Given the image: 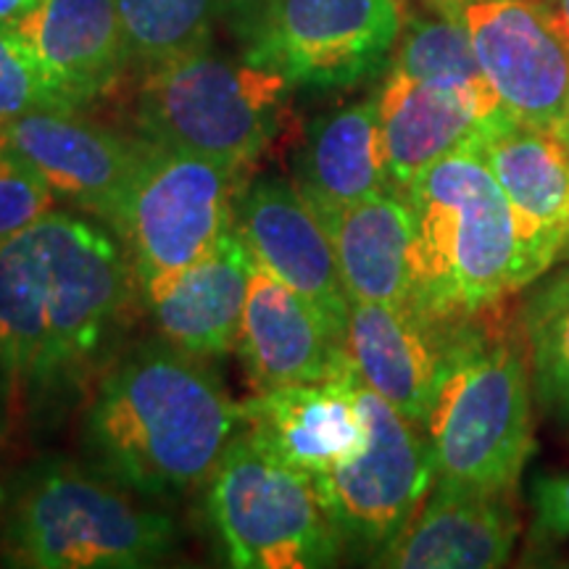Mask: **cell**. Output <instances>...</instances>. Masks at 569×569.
Returning a JSON list of instances; mask_svg holds the SVG:
<instances>
[{
  "mask_svg": "<svg viewBox=\"0 0 569 569\" xmlns=\"http://www.w3.org/2000/svg\"><path fill=\"white\" fill-rule=\"evenodd\" d=\"M253 264L243 234L234 227L167 296L151 303L161 336L198 359L232 351Z\"/></svg>",
  "mask_w": 569,
  "mask_h": 569,
  "instance_id": "7402d4cb",
  "label": "cell"
},
{
  "mask_svg": "<svg viewBox=\"0 0 569 569\" xmlns=\"http://www.w3.org/2000/svg\"><path fill=\"white\" fill-rule=\"evenodd\" d=\"M0 146L30 163L56 196L113 222L151 140H127L74 109H40L0 127Z\"/></svg>",
  "mask_w": 569,
  "mask_h": 569,
  "instance_id": "7c38bea8",
  "label": "cell"
},
{
  "mask_svg": "<svg viewBox=\"0 0 569 569\" xmlns=\"http://www.w3.org/2000/svg\"><path fill=\"white\" fill-rule=\"evenodd\" d=\"M227 0H117L130 61L159 67L209 46Z\"/></svg>",
  "mask_w": 569,
  "mask_h": 569,
  "instance_id": "cb8c5ba5",
  "label": "cell"
},
{
  "mask_svg": "<svg viewBox=\"0 0 569 569\" xmlns=\"http://www.w3.org/2000/svg\"><path fill=\"white\" fill-rule=\"evenodd\" d=\"M538 3L549 11L553 24L569 38V0H538Z\"/></svg>",
  "mask_w": 569,
  "mask_h": 569,
  "instance_id": "1f68e13d",
  "label": "cell"
},
{
  "mask_svg": "<svg viewBox=\"0 0 569 569\" xmlns=\"http://www.w3.org/2000/svg\"><path fill=\"white\" fill-rule=\"evenodd\" d=\"M425 3L430 6L432 11H438L440 17L461 21V17H465V11L469 9V6L480 3V0H425Z\"/></svg>",
  "mask_w": 569,
  "mask_h": 569,
  "instance_id": "4dcf8cb0",
  "label": "cell"
},
{
  "mask_svg": "<svg viewBox=\"0 0 569 569\" xmlns=\"http://www.w3.org/2000/svg\"><path fill=\"white\" fill-rule=\"evenodd\" d=\"M480 153L515 217L519 290L569 246V148L549 130L509 124L482 140Z\"/></svg>",
  "mask_w": 569,
  "mask_h": 569,
  "instance_id": "5bb4252c",
  "label": "cell"
},
{
  "mask_svg": "<svg viewBox=\"0 0 569 569\" xmlns=\"http://www.w3.org/2000/svg\"><path fill=\"white\" fill-rule=\"evenodd\" d=\"M40 109H74L46 80L30 48L11 27H0V127Z\"/></svg>",
  "mask_w": 569,
  "mask_h": 569,
  "instance_id": "4316f807",
  "label": "cell"
},
{
  "mask_svg": "<svg viewBox=\"0 0 569 569\" xmlns=\"http://www.w3.org/2000/svg\"><path fill=\"white\" fill-rule=\"evenodd\" d=\"M396 46L390 71L419 82L451 84V88L496 96L488 77L482 74L465 21L440 13L436 19H411L407 27H401Z\"/></svg>",
  "mask_w": 569,
  "mask_h": 569,
  "instance_id": "d4e9b609",
  "label": "cell"
},
{
  "mask_svg": "<svg viewBox=\"0 0 569 569\" xmlns=\"http://www.w3.org/2000/svg\"><path fill=\"white\" fill-rule=\"evenodd\" d=\"M238 230L253 261L296 290L346 340L348 293L330 234L296 182L261 177L238 201Z\"/></svg>",
  "mask_w": 569,
  "mask_h": 569,
  "instance_id": "4fadbf2b",
  "label": "cell"
},
{
  "mask_svg": "<svg viewBox=\"0 0 569 569\" xmlns=\"http://www.w3.org/2000/svg\"><path fill=\"white\" fill-rule=\"evenodd\" d=\"M377 109L388 177L398 190L443 156L517 124L493 92L419 82L398 71L388 74Z\"/></svg>",
  "mask_w": 569,
  "mask_h": 569,
  "instance_id": "9a60e30c",
  "label": "cell"
},
{
  "mask_svg": "<svg viewBox=\"0 0 569 569\" xmlns=\"http://www.w3.org/2000/svg\"><path fill=\"white\" fill-rule=\"evenodd\" d=\"M296 188L317 213L393 188L382 153L377 98L327 113L309 127L296 156Z\"/></svg>",
  "mask_w": 569,
  "mask_h": 569,
  "instance_id": "603a6c76",
  "label": "cell"
},
{
  "mask_svg": "<svg viewBox=\"0 0 569 569\" xmlns=\"http://www.w3.org/2000/svg\"><path fill=\"white\" fill-rule=\"evenodd\" d=\"M553 134H557V138L561 140V142H565V146L569 148V106H567V111H565V117H561L559 119V124L557 127H553V130H551Z\"/></svg>",
  "mask_w": 569,
  "mask_h": 569,
  "instance_id": "d6a6232c",
  "label": "cell"
},
{
  "mask_svg": "<svg viewBox=\"0 0 569 569\" xmlns=\"http://www.w3.org/2000/svg\"><path fill=\"white\" fill-rule=\"evenodd\" d=\"M240 422L243 407L217 375L167 340L134 348L103 377L84 419V443L127 490L180 496L211 478Z\"/></svg>",
  "mask_w": 569,
  "mask_h": 569,
  "instance_id": "7a4b0ae2",
  "label": "cell"
},
{
  "mask_svg": "<svg viewBox=\"0 0 569 569\" xmlns=\"http://www.w3.org/2000/svg\"><path fill=\"white\" fill-rule=\"evenodd\" d=\"M56 193L30 163L0 146V243L53 209Z\"/></svg>",
  "mask_w": 569,
  "mask_h": 569,
  "instance_id": "83f0119b",
  "label": "cell"
},
{
  "mask_svg": "<svg viewBox=\"0 0 569 569\" xmlns=\"http://www.w3.org/2000/svg\"><path fill=\"white\" fill-rule=\"evenodd\" d=\"M451 338L411 303L351 301L346 348L356 372L411 425L430 415Z\"/></svg>",
  "mask_w": 569,
  "mask_h": 569,
  "instance_id": "d6986e66",
  "label": "cell"
},
{
  "mask_svg": "<svg viewBox=\"0 0 569 569\" xmlns=\"http://www.w3.org/2000/svg\"><path fill=\"white\" fill-rule=\"evenodd\" d=\"M122 488L63 461L30 469L6 501V565L138 569L161 561L177 543L174 522L138 507Z\"/></svg>",
  "mask_w": 569,
  "mask_h": 569,
  "instance_id": "277c9868",
  "label": "cell"
},
{
  "mask_svg": "<svg viewBox=\"0 0 569 569\" xmlns=\"http://www.w3.org/2000/svg\"><path fill=\"white\" fill-rule=\"evenodd\" d=\"M224 17L248 63L309 88L375 74L403 27L398 0H227Z\"/></svg>",
  "mask_w": 569,
  "mask_h": 569,
  "instance_id": "9c48e42d",
  "label": "cell"
},
{
  "mask_svg": "<svg viewBox=\"0 0 569 569\" xmlns=\"http://www.w3.org/2000/svg\"><path fill=\"white\" fill-rule=\"evenodd\" d=\"M290 82L253 63L193 51L148 69L138 122L153 146L246 167L274 138Z\"/></svg>",
  "mask_w": 569,
  "mask_h": 569,
  "instance_id": "8992f818",
  "label": "cell"
},
{
  "mask_svg": "<svg viewBox=\"0 0 569 569\" xmlns=\"http://www.w3.org/2000/svg\"><path fill=\"white\" fill-rule=\"evenodd\" d=\"M40 0H0V27H17Z\"/></svg>",
  "mask_w": 569,
  "mask_h": 569,
  "instance_id": "f546056e",
  "label": "cell"
},
{
  "mask_svg": "<svg viewBox=\"0 0 569 569\" xmlns=\"http://www.w3.org/2000/svg\"><path fill=\"white\" fill-rule=\"evenodd\" d=\"M11 30L74 109L109 90L130 61L117 0H40Z\"/></svg>",
  "mask_w": 569,
  "mask_h": 569,
  "instance_id": "ffe728a7",
  "label": "cell"
},
{
  "mask_svg": "<svg viewBox=\"0 0 569 569\" xmlns=\"http://www.w3.org/2000/svg\"><path fill=\"white\" fill-rule=\"evenodd\" d=\"M209 515L227 561L240 569L327 567L346 543L315 478L251 432L234 436L211 472Z\"/></svg>",
  "mask_w": 569,
  "mask_h": 569,
  "instance_id": "52a82bcc",
  "label": "cell"
},
{
  "mask_svg": "<svg viewBox=\"0 0 569 569\" xmlns=\"http://www.w3.org/2000/svg\"><path fill=\"white\" fill-rule=\"evenodd\" d=\"M336 248L348 301L411 303L415 219L403 190L319 211Z\"/></svg>",
  "mask_w": 569,
  "mask_h": 569,
  "instance_id": "44dd1931",
  "label": "cell"
},
{
  "mask_svg": "<svg viewBox=\"0 0 569 569\" xmlns=\"http://www.w3.org/2000/svg\"><path fill=\"white\" fill-rule=\"evenodd\" d=\"M519 530L509 493L438 480L415 519L375 553V565L401 569L501 567L515 551Z\"/></svg>",
  "mask_w": 569,
  "mask_h": 569,
  "instance_id": "ac0fdd59",
  "label": "cell"
},
{
  "mask_svg": "<svg viewBox=\"0 0 569 569\" xmlns=\"http://www.w3.org/2000/svg\"><path fill=\"white\" fill-rule=\"evenodd\" d=\"M532 511L540 538H569V475L532 482Z\"/></svg>",
  "mask_w": 569,
  "mask_h": 569,
  "instance_id": "f1b7e54d",
  "label": "cell"
},
{
  "mask_svg": "<svg viewBox=\"0 0 569 569\" xmlns=\"http://www.w3.org/2000/svg\"><path fill=\"white\" fill-rule=\"evenodd\" d=\"M234 174L222 161L151 142L111 222L148 303L238 227Z\"/></svg>",
  "mask_w": 569,
  "mask_h": 569,
  "instance_id": "ba28073f",
  "label": "cell"
},
{
  "mask_svg": "<svg viewBox=\"0 0 569 569\" xmlns=\"http://www.w3.org/2000/svg\"><path fill=\"white\" fill-rule=\"evenodd\" d=\"M425 430L438 480L511 493L536 448L517 346L480 332L453 336Z\"/></svg>",
  "mask_w": 569,
  "mask_h": 569,
  "instance_id": "5b68a950",
  "label": "cell"
},
{
  "mask_svg": "<svg viewBox=\"0 0 569 569\" xmlns=\"http://www.w3.org/2000/svg\"><path fill=\"white\" fill-rule=\"evenodd\" d=\"M525 330L540 403L569 422V269L530 298Z\"/></svg>",
  "mask_w": 569,
  "mask_h": 569,
  "instance_id": "484cf974",
  "label": "cell"
},
{
  "mask_svg": "<svg viewBox=\"0 0 569 569\" xmlns=\"http://www.w3.org/2000/svg\"><path fill=\"white\" fill-rule=\"evenodd\" d=\"M134 277L103 227L51 209L0 243V415L92 359Z\"/></svg>",
  "mask_w": 569,
  "mask_h": 569,
  "instance_id": "6da1fadb",
  "label": "cell"
},
{
  "mask_svg": "<svg viewBox=\"0 0 569 569\" xmlns=\"http://www.w3.org/2000/svg\"><path fill=\"white\" fill-rule=\"evenodd\" d=\"M461 21L509 117L551 132L569 106V38L549 11L538 0H480Z\"/></svg>",
  "mask_w": 569,
  "mask_h": 569,
  "instance_id": "8fae6325",
  "label": "cell"
},
{
  "mask_svg": "<svg viewBox=\"0 0 569 569\" xmlns=\"http://www.w3.org/2000/svg\"><path fill=\"white\" fill-rule=\"evenodd\" d=\"M469 142L422 169L411 206V306L436 325H459L515 293L517 234L501 184Z\"/></svg>",
  "mask_w": 569,
  "mask_h": 569,
  "instance_id": "3957f363",
  "label": "cell"
},
{
  "mask_svg": "<svg viewBox=\"0 0 569 569\" xmlns=\"http://www.w3.org/2000/svg\"><path fill=\"white\" fill-rule=\"evenodd\" d=\"M356 398L367 419V446L315 482L343 538L380 551L415 519L436 465L430 440L361 377Z\"/></svg>",
  "mask_w": 569,
  "mask_h": 569,
  "instance_id": "30bf717a",
  "label": "cell"
},
{
  "mask_svg": "<svg viewBox=\"0 0 569 569\" xmlns=\"http://www.w3.org/2000/svg\"><path fill=\"white\" fill-rule=\"evenodd\" d=\"M234 346L259 393L296 382L332 380L353 365L346 340L315 306L259 264H253L248 282Z\"/></svg>",
  "mask_w": 569,
  "mask_h": 569,
  "instance_id": "2e32d148",
  "label": "cell"
},
{
  "mask_svg": "<svg viewBox=\"0 0 569 569\" xmlns=\"http://www.w3.org/2000/svg\"><path fill=\"white\" fill-rule=\"evenodd\" d=\"M356 367L322 382L261 390L243 403L248 432L309 478L330 472L367 446V419L356 398Z\"/></svg>",
  "mask_w": 569,
  "mask_h": 569,
  "instance_id": "e0dca14e",
  "label": "cell"
}]
</instances>
